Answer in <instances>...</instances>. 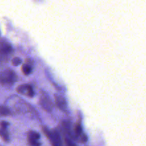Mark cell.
Masks as SVG:
<instances>
[{"label": "cell", "instance_id": "2", "mask_svg": "<svg viewBox=\"0 0 146 146\" xmlns=\"http://www.w3.org/2000/svg\"><path fill=\"white\" fill-rule=\"evenodd\" d=\"M17 80V76L12 70H5L1 75V83L3 86L13 85Z\"/></svg>", "mask_w": 146, "mask_h": 146}, {"label": "cell", "instance_id": "7", "mask_svg": "<svg viewBox=\"0 0 146 146\" xmlns=\"http://www.w3.org/2000/svg\"><path fill=\"white\" fill-rule=\"evenodd\" d=\"M0 51L1 55H9L13 52V48L9 44L1 40V45H0Z\"/></svg>", "mask_w": 146, "mask_h": 146}, {"label": "cell", "instance_id": "11", "mask_svg": "<svg viewBox=\"0 0 146 146\" xmlns=\"http://www.w3.org/2000/svg\"><path fill=\"white\" fill-rule=\"evenodd\" d=\"M0 134H1V137L5 142H8L9 141V137L8 132L6 129H1L0 131Z\"/></svg>", "mask_w": 146, "mask_h": 146}, {"label": "cell", "instance_id": "14", "mask_svg": "<svg viewBox=\"0 0 146 146\" xmlns=\"http://www.w3.org/2000/svg\"><path fill=\"white\" fill-rule=\"evenodd\" d=\"M9 123L7 122H6V121H3L1 122V129H6L7 130V127L9 126Z\"/></svg>", "mask_w": 146, "mask_h": 146}, {"label": "cell", "instance_id": "13", "mask_svg": "<svg viewBox=\"0 0 146 146\" xmlns=\"http://www.w3.org/2000/svg\"><path fill=\"white\" fill-rule=\"evenodd\" d=\"M78 139H79V141H81V143H86L87 141H88V137H87V135H86L85 133H83L82 135L79 137Z\"/></svg>", "mask_w": 146, "mask_h": 146}, {"label": "cell", "instance_id": "12", "mask_svg": "<svg viewBox=\"0 0 146 146\" xmlns=\"http://www.w3.org/2000/svg\"><path fill=\"white\" fill-rule=\"evenodd\" d=\"M21 59L20 58H19V57H15V58H13L12 60H11V64H12L13 66H19V64H21Z\"/></svg>", "mask_w": 146, "mask_h": 146}, {"label": "cell", "instance_id": "9", "mask_svg": "<svg viewBox=\"0 0 146 146\" xmlns=\"http://www.w3.org/2000/svg\"><path fill=\"white\" fill-rule=\"evenodd\" d=\"M21 71H22L24 75H29L32 72V66L30 64H26L25 63L24 64H23L22 67H21Z\"/></svg>", "mask_w": 146, "mask_h": 146}, {"label": "cell", "instance_id": "1", "mask_svg": "<svg viewBox=\"0 0 146 146\" xmlns=\"http://www.w3.org/2000/svg\"><path fill=\"white\" fill-rule=\"evenodd\" d=\"M43 131L47 136V138H48L52 146H63L62 140H61V138L58 131L54 130L52 131H50L46 128L44 127Z\"/></svg>", "mask_w": 146, "mask_h": 146}, {"label": "cell", "instance_id": "5", "mask_svg": "<svg viewBox=\"0 0 146 146\" xmlns=\"http://www.w3.org/2000/svg\"><path fill=\"white\" fill-rule=\"evenodd\" d=\"M39 104L41 105V106L42 107V108L45 111H46L47 112H51L52 111L53 108V105L52 103H51V100L46 96H42L41 97V99L39 101Z\"/></svg>", "mask_w": 146, "mask_h": 146}, {"label": "cell", "instance_id": "6", "mask_svg": "<svg viewBox=\"0 0 146 146\" xmlns=\"http://www.w3.org/2000/svg\"><path fill=\"white\" fill-rule=\"evenodd\" d=\"M55 102L56 105L57 106L58 108L61 111H66L68 108V105L65 98L60 95H55Z\"/></svg>", "mask_w": 146, "mask_h": 146}, {"label": "cell", "instance_id": "3", "mask_svg": "<svg viewBox=\"0 0 146 146\" xmlns=\"http://www.w3.org/2000/svg\"><path fill=\"white\" fill-rule=\"evenodd\" d=\"M17 93L21 95L26 96L27 97L32 98L34 96V91L31 86L29 84H21L17 88Z\"/></svg>", "mask_w": 146, "mask_h": 146}, {"label": "cell", "instance_id": "10", "mask_svg": "<svg viewBox=\"0 0 146 146\" xmlns=\"http://www.w3.org/2000/svg\"><path fill=\"white\" fill-rule=\"evenodd\" d=\"M0 111H1V115L3 116H8V115H11V111L9 109V108L4 106H1L0 108Z\"/></svg>", "mask_w": 146, "mask_h": 146}, {"label": "cell", "instance_id": "8", "mask_svg": "<svg viewBox=\"0 0 146 146\" xmlns=\"http://www.w3.org/2000/svg\"><path fill=\"white\" fill-rule=\"evenodd\" d=\"M74 135H75L76 136V138H79V137L84 133H83V128L81 123H78L76 124L74 128Z\"/></svg>", "mask_w": 146, "mask_h": 146}, {"label": "cell", "instance_id": "4", "mask_svg": "<svg viewBox=\"0 0 146 146\" xmlns=\"http://www.w3.org/2000/svg\"><path fill=\"white\" fill-rule=\"evenodd\" d=\"M40 135L37 132L34 131H30L28 133L27 140L29 146H40L41 143H39Z\"/></svg>", "mask_w": 146, "mask_h": 146}]
</instances>
